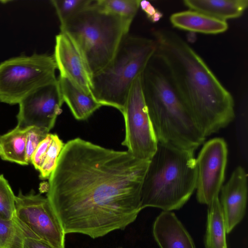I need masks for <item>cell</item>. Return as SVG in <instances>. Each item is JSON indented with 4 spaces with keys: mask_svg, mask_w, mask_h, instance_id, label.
Wrapping results in <instances>:
<instances>
[{
    "mask_svg": "<svg viewBox=\"0 0 248 248\" xmlns=\"http://www.w3.org/2000/svg\"><path fill=\"white\" fill-rule=\"evenodd\" d=\"M149 161L80 138L66 142L46 194L65 233L95 239L134 222Z\"/></svg>",
    "mask_w": 248,
    "mask_h": 248,
    "instance_id": "cell-1",
    "label": "cell"
},
{
    "mask_svg": "<svg viewBox=\"0 0 248 248\" xmlns=\"http://www.w3.org/2000/svg\"><path fill=\"white\" fill-rule=\"evenodd\" d=\"M160 63L176 91L206 137L234 119V102L199 54L176 33L165 29L153 31Z\"/></svg>",
    "mask_w": 248,
    "mask_h": 248,
    "instance_id": "cell-2",
    "label": "cell"
},
{
    "mask_svg": "<svg viewBox=\"0 0 248 248\" xmlns=\"http://www.w3.org/2000/svg\"><path fill=\"white\" fill-rule=\"evenodd\" d=\"M141 81L157 142L194 152L206 137L154 55L142 72Z\"/></svg>",
    "mask_w": 248,
    "mask_h": 248,
    "instance_id": "cell-3",
    "label": "cell"
},
{
    "mask_svg": "<svg viewBox=\"0 0 248 248\" xmlns=\"http://www.w3.org/2000/svg\"><path fill=\"white\" fill-rule=\"evenodd\" d=\"M194 153L157 142L142 185V210L155 207L171 211L185 204L196 189L197 169Z\"/></svg>",
    "mask_w": 248,
    "mask_h": 248,
    "instance_id": "cell-4",
    "label": "cell"
},
{
    "mask_svg": "<svg viewBox=\"0 0 248 248\" xmlns=\"http://www.w3.org/2000/svg\"><path fill=\"white\" fill-rule=\"evenodd\" d=\"M132 21L102 10L93 0L88 7L60 25V30L75 43L93 76L112 60Z\"/></svg>",
    "mask_w": 248,
    "mask_h": 248,
    "instance_id": "cell-5",
    "label": "cell"
},
{
    "mask_svg": "<svg viewBox=\"0 0 248 248\" xmlns=\"http://www.w3.org/2000/svg\"><path fill=\"white\" fill-rule=\"evenodd\" d=\"M155 49L153 39L127 35L110 62L92 77L95 100L122 113L134 80L141 74Z\"/></svg>",
    "mask_w": 248,
    "mask_h": 248,
    "instance_id": "cell-6",
    "label": "cell"
},
{
    "mask_svg": "<svg viewBox=\"0 0 248 248\" xmlns=\"http://www.w3.org/2000/svg\"><path fill=\"white\" fill-rule=\"evenodd\" d=\"M53 55L34 53L0 63V102L18 104L35 89L57 81Z\"/></svg>",
    "mask_w": 248,
    "mask_h": 248,
    "instance_id": "cell-7",
    "label": "cell"
},
{
    "mask_svg": "<svg viewBox=\"0 0 248 248\" xmlns=\"http://www.w3.org/2000/svg\"><path fill=\"white\" fill-rule=\"evenodd\" d=\"M141 75L134 80L122 113L125 124L122 144L136 158L150 160L156 151L157 141L144 98Z\"/></svg>",
    "mask_w": 248,
    "mask_h": 248,
    "instance_id": "cell-8",
    "label": "cell"
},
{
    "mask_svg": "<svg viewBox=\"0 0 248 248\" xmlns=\"http://www.w3.org/2000/svg\"><path fill=\"white\" fill-rule=\"evenodd\" d=\"M17 219L34 238L53 248H65V233L46 197L31 190L16 196Z\"/></svg>",
    "mask_w": 248,
    "mask_h": 248,
    "instance_id": "cell-9",
    "label": "cell"
},
{
    "mask_svg": "<svg viewBox=\"0 0 248 248\" xmlns=\"http://www.w3.org/2000/svg\"><path fill=\"white\" fill-rule=\"evenodd\" d=\"M228 148L225 140L216 138L207 141L196 159V198L201 204L209 205L218 196L227 162Z\"/></svg>",
    "mask_w": 248,
    "mask_h": 248,
    "instance_id": "cell-10",
    "label": "cell"
},
{
    "mask_svg": "<svg viewBox=\"0 0 248 248\" xmlns=\"http://www.w3.org/2000/svg\"><path fill=\"white\" fill-rule=\"evenodd\" d=\"M63 103L58 79L35 89L19 103L16 126L21 129L36 127L49 132L62 112Z\"/></svg>",
    "mask_w": 248,
    "mask_h": 248,
    "instance_id": "cell-11",
    "label": "cell"
},
{
    "mask_svg": "<svg viewBox=\"0 0 248 248\" xmlns=\"http://www.w3.org/2000/svg\"><path fill=\"white\" fill-rule=\"evenodd\" d=\"M53 55L59 76L68 78L93 96V76L79 48L66 33L61 31L56 36Z\"/></svg>",
    "mask_w": 248,
    "mask_h": 248,
    "instance_id": "cell-12",
    "label": "cell"
},
{
    "mask_svg": "<svg viewBox=\"0 0 248 248\" xmlns=\"http://www.w3.org/2000/svg\"><path fill=\"white\" fill-rule=\"evenodd\" d=\"M247 176L245 170L238 166L221 188L219 201L227 233L241 221L245 215L248 198Z\"/></svg>",
    "mask_w": 248,
    "mask_h": 248,
    "instance_id": "cell-13",
    "label": "cell"
},
{
    "mask_svg": "<svg viewBox=\"0 0 248 248\" xmlns=\"http://www.w3.org/2000/svg\"><path fill=\"white\" fill-rule=\"evenodd\" d=\"M153 234L160 248H196L187 230L171 211H163L156 217Z\"/></svg>",
    "mask_w": 248,
    "mask_h": 248,
    "instance_id": "cell-14",
    "label": "cell"
},
{
    "mask_svg": "<svg viewBox=\"0 0 248 248\" xmlns=\"http://www.w3.org/2000/svg\"><path fill=\"white\" fill-rule=\"evenodd\" d=\"M57 79L63 101L77 120L87 119L102 106L92 95L85 93L68 78L59 76Z\"/></svg>",
    "mask_w": 248,
    "mask_h": 248,
    "instance_id": "cell-15",
    "label": "cell"
},
{
    "mask_svg": "<svg viewBox=\"0 0 248 248\" xmlns=\"http://www.w3.org/2000/svg\"><path fill=\"white\" fill-rule=\"evenodd\" d=\"M170 20L175 28L207 34L223 33L229 27L227 21L191 10L173 13Z\"/></svg>",
    "mask_w": 248,
    "mask_h": 248,
    "instance_id": "cell-16",
    "label": "cell"
},
{
    "mask_svg": "<svg viewBox=\"0 0 248 248\" xmlns=\"http://www.w3.org/2000/svg\"><path fill=\"white\" fill-rule=\"evenodd\" d=\"M189 10L225 21L241 16L248 5V0H185Z\"/></svg>",
    "mask_w": 248,
    "mask_h": 248,
    "instance_id": "cell-17",
    "label": "cell"
},
{
    "mask_svg": "<svg viewBox=\"0 0 248 248\" xmlns=\"http://www.w3.org/2000/svg\"><path fill=\"white\" fill-rule=\"evenodd\" d=\"M226 227L218 196L208 205L205 248H228Z\"/></svg>",
    "mask_w": 248,
    "mask_h": 248,
    "instance_id": "cell-18",
    "label": "cell"
},
{
    "mask_svg": "<svg viewBox=\"0 0 248 248\" xmlns=\"http://www.w3.org/2000/svg\"><path fill=\"white\" fill-rule=\"evenodd\" d=\"M29 128L21 129L16 126L9 132L0 135L1 159L21 165H29L25 158L26 139Z\"/></svg>",
    "mask_w": 248,
    "mask_h": 248,
    "instance_id": "cell-19",
    "label": "cell"
},
{
    "mask_svg": "<svg viewBox=\"0 0 248 248\" xmlns=\"http://www.w3.org/2000/svg\"><path fill=\"white\" fill-rule=\"evenodd\" d=\"M26 237L34 238L31 233L17 219H0V248H23Z\"/></svg>",
    "mask_w": 248,
    "mask_h": 248,
    "instance_id": "cell-20",
    "label": "cell"
},
{
    "mask_svg": "<svg viewBox=\"0 0 248 248\" xmlns=\"http://www.w3.org/2000/svg\"><path fill=\"white\" fill-rule=\"evenodd\" d=\"M140 0H95V5L102 10L133 20L140 8Z\"/></svg>",
    "mask_w": 248,
    "mask_h": 248,
    "instance_id": "cell-21",
    "label": "cell"
},
{
    "mask_svg": "<svg viewBox=\"0 0 248 248\" xmlns=\"http://www.w3.org/2000/svg\"><path fill=\"white\" fill-rule=\"evenodd\" d=\"M93 0H52L61 25L88 7Z\"/></svg>",
    "mask_w": 248,
    "mask_h": 248,
    "instance_id": "cell-22",
    "label": "cell"
},
{
    "mask_svg": "<svg viewBox=\"0 0 248 248\" xmlns=\"http://www.w3.org/2000/svg\"><path fill=\"white\" fill-rule=\"evenodd\" d=\"M64 144L57 134H52L51 144L38 170L41 179H49L56 167L59 156Z\"/></svg>",
    "mask_w": 248,
    "mask_h": 248,
    "instance_id": "cell-23",
    "label": "cell"
},
{
    "mask_svg": "<svg viewBox=\"0 0 248 248\" xmlns=\"http://www.w3.org/2000/svg\"><path fill=\"white\" fill-rule=\"evenodd\" d=\"M16 213V196L7 180L0 175V219L11 220Z\"/></svg>",
    "mask_w": 248,
    "mask_h": 248,
    "instance_id": "cell-24",
    "label": "cell"
},
{
    "mask_svg": "<svg viewBox=\"0 0 248 248\" xmlns=\"http://www.w3.org/2000/svg\"><path fill=\"white\" fill-rule=\"evenodd\" d=\"M48 133L46 130L36 127L29 128L25 144V158L28 164L31 163V155L36 148Z\"/></svg>",
    "mask_w": 248,
    "mask_h": 248,
    "instance_id": "cell-25",
    "label": "cell"
},
{
    "mask_svg": "<svg viewBox=\"0 0 248 248\" xmlns=\"http://www.w3.org/2000/svg\"><path fill=\"white\" fill-rule=\"evenodd\" d=\"M52 134L48 133L46 138L39 144L31 155V163L34 168L39 170L42 165L46 155L51 144Z\"/></svg>",
    "mask_w": 248,
    "mask_h": 248,
    "instance_id": "cell-26",
    "label": "cell"
},
{
    "mask_svg": "<svg viewBox=\"0 0 248 248\" xmlns=\"http://www.w3.org/2000/svg\"><path fill=\"white\" fill-rule=\"evenodd\" d=\"M140 7L145 12L148 18L152 22H156L163 16V14L150 2L146 0H140Z\"/></svg>",
    "mask_w": 248,
    "mask_h": 248,
    "instance_id": "cell-27",
    "label": "cell"
},
{
    "mask_svg": "<svg viewBox=\"0 0 248 248\" xmlns=\"http://www.w3.org/2000/svg\"><path fill=\"white\" fill-rule=\"evenodd\" d=\"M23 248H53L48 245L31 237H26L23 243Z\"/></svg>",
    "mask_w": 248,
    "mask_h": 248,
    "instance_id": "cell-28",
    "label": "cell"
},
{
    "mask_svg": "<svg viewBox=\"0 0 248 248\" xmlns=\"http://www.w3.org/2000/svg\"><path fill=\"white\" fill-rule=\"evenodd\" d=\"M122 248V247H118V248Z\"/></svg>",
    "mask_w": 248,
    "mask_h": 248,
    "instance_id": "cell-29",
    "label": "cell"
}]
</instances>
